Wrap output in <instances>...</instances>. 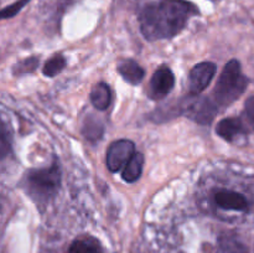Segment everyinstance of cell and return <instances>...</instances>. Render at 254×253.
<instances>
[{"instance_id":"cell-1","label":"cell","mask_w":254,"mask_h":253,"mask_svg":"<svg viewBox=\"0 0 254 253\" xmlns=\"http://www.w3.org/2000/svg\"><path fill=\"white\" fill-rule=\"evenodd\" d=\"M197 14V6L188 0H158L141 10L140 31L149 41L171 39L183 31L190 17Z\"/></svg>"},{"instance_id":"cell-18","label":"cell","mask_w":254,"mask_h":253,"mask_svg":"<svg viewBox=\"0 0 254 253\" xmlns=\"http://www.w3.org/2000/svg\"><path fill=\"white\" fill-rule=\"evenodd\" d=\"M30 0H17L14 4L9 5V6L4 7V9L0 10V20L10 19V17H14L15 15L19 14L21 11L22 7L29 2Z\"/></svg>"},{"instance_id":"cell-17","label":"cell","mask_w":254,"mask_h":253,"mask_svg":"<svg viewBox=\"0 0 254 253\" xmlns=\"http://www.w3.org/2000/svg\"><path fill=\"white\" fill-rule=\"evenodd\" d=\"M67 253H99V251L93 241L77 240L69 246Z\"/></svg>"},{"instance_id":"cell-16","label":"cell","mask_w":254,"mask_h":253,"mask_svg":"<svg viewBox=\"0 0 254 253\" xmlns=\"http://www.w3.org/2000/svg\"><path fill=\"white\" fill-rule=\"evenodd\" d=\"M39 63L40 60L36 56L27 57V59L21 60V61L15 64L14 68H12V73L15 76H22V74L31 73V72H34L39 67Z\"/></svg>"},{"instance_id":"cell-21","label":"cell","mask_w":254,"mask_h":253,"mask_svg":"<svg viewBox=\"0 0 254 253\" xmlns=\"http://www.w3.org/2000/svg\"><path fill=\"white\" fill-rule=\"evenodd\" d=\"M2 210V202H1V197H0V212H1Z\"/></svg>"},{"instance_id":"cell-20","label":"cell","mask_w":254,"mask_h":253,"mask_svg":"<svg viewBox=\"0 0 254 253\" xmlns=\"http://www.w3.org/2000/svg\"><path fill=\"white\" fill-rule=\"evenodd\" d=\"M245 114L250 122L251 126L254 129V96L250 97L245 103Z\"/></svg>"},{"instance_id":"cell-19","label":"cell","mask_w":254,"mask_h":253,"mask_svg":"<svg viewBox=\"0 0 254 253\" xmlns=\"http://www.w3.org/2000/svg\"><path fill=\"white\" fill-rule=\"evenodd\" d=\"M216 253H246L243 250L242 246H240L238 243H232V242H226L225 245H222L220 247V250Z\"/></svg>"},{"instance_id":"cell-9","label":"cell","mask_w":254,"mask_h":253,"mask_svg":"<svg viewBox=\"0 0 254 253\" xmlns=\"http://www.w3.org/2000/svg\"><path fill=\"white\" fill-rule=\"evenodd\" d=\"M216 133L227 141H233L240 135L247 133L245 123L240 118H226L217 124Z\"/></svg>"},{"instance_id":"cell-3","label":"cell","mask_w":254,"mask_h":253,"mask_svg":"<svg viewBox=\"0 0 254 253\" xmlns=\"http://www.w3.org/2000/svg\"><path fill=\"white\" fill-rule=\"evenodd\" d=\"M61 184V170L57 161L45 169L30 170L25 176V188L27 193L36 202H46L56 195Z\"/></svg>"},{"instance_id":"cell-14","label":"cell","mask_w":254,"mask_h":253,"mask_svg":"<svg viewBox=\"0 0 254 253\" xmlns=\"http://www.w3.org/2000/svg\"><path fill=\"white\" fill-rule=\"evenodd\" d=\"M83 133L89 140H97L101 138L102 133H103V124L101 123L99 119L94 118V116L87 117L83 126Z\"/></svg>"},{"instance_id":"cell-2","label":"cell","mask_w":254,"mask_h":253,"mask_svg":"<svg viewBox=\"0 0 254 253\" xmlns=\"http://www.w3.org/2000/svg\"><path fill=\"white\" fill-rule=\"evenodd\" d=\"M248 86V78L243 74L240 61L231 60L223 67L212 92V101L217 107H228L237 101Z\"/></svg>"},{"instance_id":"cell-13","label":"cell","mask_w":254,"mask_h":253,"mask_svg":"<svg viewBox=\"0 0 254 253\" xmlns=\"http://www.w3.org/2000/svg\"><path fill=\"white\" fill-rule=\"evenodd\" d=\"M12 134L9 126L0 114V160L6 158L11 151Z\"/></svg>"},{"instance_id":"cell-5","label":"cell","mask_w":254,"mask_h":253,"mask_svg":"<svg viewBox=\"0 0 254 253\" xmlns=\"http://www.w3.org/2000/svg\"><path fill=\"white\" fill-rule=\"evenodd\" d=\"M216 73V64L212 62H201L193 66L189 77V94L197 96L205 91Z\"/></svg>"},{"instance_id":"cell-6","label":"cell","mask_w":254,"mask_h":253,"mask_svg":"<svg viewBox=\"0 0 254 253\" xmlns=\"http://www.w3.org/2000/svg\"><path fill=\"white\" fill-rule=\"evenodd\" d=\"M174 84H175V77H174L173 71L169 66L163 64L154 72L151 77L149 94L151 98L161 99L173 91Z\"/></svg>"},{"instance_id":"cell-15","label":"cell","mask_w":254,"mask_h":253,"mask_svg":"<svg viewBox=\"0 0 254 253\" xmlns=\"http://www.w3.org/2000/svg\"><path fill=\"white\" fill-rule=\"evenodd\" d=\"M64 67H66V59H64L61 54H56L45 63L42 72H44L45 76L55 77L56 74H59Z\"/></svg>"},{"instance_id":"cell-12","label":"cell","mask_w":254,"mask_h":253,"mask_svg":"<svg viewBox=\"0 0 254 253\" xmlns=\"http://www.w3.org/2000/svg\"><path fill=\"white\" fill-rule=\"evenodd\" d=\"M143 166H144V156L141 153H135L133 158L128 161L123 169V176L124 181L127 183H135L139 178H140L141 173H143Z\"/></svg>"},{"instance_id":"cell-4","label":"cell","mask_w":254,"mask_h":253,"mask_svg":"<svg viewBox=\"0 0 254 253\" xmlns=\"http://www.w3.org/2000/svg\"><path fill=\"white\" fill-rule=\"evenodd\" d=\"M135 154V145L128 139H121L111 144L107 151V168L112 173L124 169L128 161Z\"/></svg>"},{"instance_id":"cell-8","label":"cell","mask_w":254,"mask_h":253,"mask_svg":"<svg viewBox=\"0 0 254 253\" xmlns=\"http://www.w3.org/2000/svg\"><path fill=\"white\" fill-rule=\"evenodd\" d=\"M213 201L218 207L223 210L247 212L250 210V202L245 195L232 190H220L213 196Z\"/></svg>"},{"instance_id":"cell-7","label":"cell","mask_w":254,"mask_h":253,"mask_svg":"<svg viewBox=\"0 0 254 253\" xmlns=\"http://www.w3.org/2000/svg\"><path fill=\"white\" fill-rule=\"evenodd\" d=\"M216 113H217V106L212 99L208 98H200L195 102H191L186 109L189 118L200 124H210Z\"/></svg>"},{"instance_id":"cell-11","label":"cell","mask_w":254,"mask_h":253,"mask_svg":"<svg viewBox=\"0 0 254 253\" xmlns=\"http://www.w3.org/2000/svg\"><path fill=\"white\" fill-rule=\"evenodd\" d=\"M111 88L104 82H99L92 88L91 102L98 111H106L111 104Z\"/></svg>"},{"instance_id":"cell-10","label":"cell","mask_w":254,"mask_h":253,"mask_svg":"<svg viewBox=\"0 0 254 253\" xmlns=\"http://www.w3.org/2000/svg\"><path fill=\"white\" fill-rule=\"evenodd\" d=\"M118 72L128 83L133 84V86L140 83L143 81L144 76H145V71L143 69V67L134 60H124V61H122L118 64Z\"/></svg>"}]
</instances>
